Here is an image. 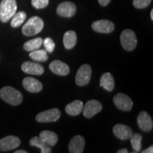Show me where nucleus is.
<instances>
[{
    "instance_id": "393cba45",
    "label": "nucleus",
    "mask_w": 153,
    "mask_h": 153,
    "mask_svg": "<svg viewBox=\"0 0 153 153\" xmlns=\"http://www.w3.org/2000/svg\"><path fill=\"white\" fill-rule=\"evenodd\" d=\"M26 19V14L24 11H19L15 14L11 18V26L13 28H17L20 26L25 22Z\"/></svg>"
},
{
    "instance_id": "9b49d317",
    "label": "nucleus",
    "mask_w": 153,
    "mask_h": 153,
    "mask_svg": "<svg viewBox=\"0 0 153 153\" xmlns=\"http://www.w3.org/2000/svg\"><path fill=\"white\" fill-rule=\"evenodd\" d=\"M76 11V7L74 3L70 1H64L58 5L57 8V14L61 16L70 17L73 16L75 14Z\"/></svg>"
},
{
    "instance_id": "6e6552de",
    "label": "nucleus",
    "mask_w": 153,
    "mask_h": 153,
    "mask_svg": "<svg viewBox=\"0 0 153 153\" xmlns=\"http://www.w3.org/2000/svg\"><path fill=\"white\" fill-rule=\"evenodd\" d=\"M21 140L18 137L9 135L0 139V151H9L14 150L20 145Z\"/></svg>"
},
{
    "instance_id": "f03ea898",
    "label": "nucleus",
    "mask_w": 153,
    "mask_h": 153,
    "mask_svg": "<svg viewBox=\"0 0 153 153\" xmlns=\"http://www.w3.org/2000/svg\"><path fill=\"white\" fill-rule=\"evenodd\" d=\"M44 27L43 19L38 16L30 18L22 28V33L26 36H35L39 33Z\"/></svg>"
},
{
    "instance_id": "473e14b6",
    "label": "nucleus",
    "mask_w": 153,
    "mask_h": 153,
    "mask_svg": "<svg viewBox=\"0 0 153 153\" xmlns=\"http://www.w3.org/2000/svg\"><path fill=\"white\" fill-rule=\"evenodd\" d=\"M15 153H27V151L24 150H20L15 151Z\"/></svg>"
},
{
    "instance_id": "39448f33",
    "label": "nucleus",
    "mask_w": 153,
    "mask_h": 153,
    "mask_svg": "<svg viewBox=\"0 0 153 153\" xmlns=\"http://www.w3.org/2000/svg\"><path fill=\"white\" fill-rule=\"evenodd\" d=\"M91 68L87 64L82 65L76 72L75 82L78 86H85L90 81Z\"/></svg>"
},
{
    "instance_id": "a211bd4d",
    "label": "nucleus",
    "mask_w": 153,
    "mask_h": 153,
    "mask_svg": "<svg viewBox=\"0 0 153 153\" xmlns=\"http://www.w3.org/2000/svg\"><path fill=\"white\" fill-rule=\"evenodd\" d=\"M84 104L82 101L76 100L65 106V111L70 116H75L80 114L83 110Z\"/></svg>"
},
{
    "instance_id": "9d476101",
    "label": "nucleus",
    "mask_w": 153,
    "mask_h": 153,
    "mask_svg": "<svg viewBox=\"0 0 153 153\" xmlns=\"http://www.w3.org/2000/svg\"><path fill=\"white\" fill-rule=\"evenodd\" d=\"M91 28L96 32L101 33H110L114 31L115 25L113 22L108 20L96 21L91 24Z\"/></svg>"
},
{
    "instance_id": "c85d7f7f",
    "label": "nucleus",
    "mask_w": 153,
    "mask_h": 153,
    "mask_svg": "<svg viewBox=\"0 0 153 153\" xmlns=\"http://www.w3.org/2000/svg\"><path fill=\"white\" fill-rule=\"evenodd\" d=\"M152 0H133V6L137 9H144L150 5Z\"/></svg>"
},
{
    "instance_id": "412c9836",
    "label": "nucleus",
    "mask_w": 153,
    "mask_h": 153,
    "mask_svg": "<svg viewBox=\"0 0 153 153\" xmlns=\"http://www.w3.org/2000/svg\"><path fill=\"white\" fill-rule=\"evenodd\" d=\"M39 137L51 147L55 146L58 140L57 134L51 131H43L41 132Z\"/></svg>"
},
{
    "instance_id": "c756f323",
    "label": "nucleus",
    "mask_w": 153,
    "mask_h": 153,
    "mask_svg": "<svg viewBox=\"0 0 153 153\" xmlns=\"http://www.w3.org/2000/svg\"><path fill=\"white\" fill-rule=\"evenodd\" d=\"M98 1L101 6H102V7H105V6L108 4V3L110 2L111 0H98Z\"/></svg>"
},
{
    "instance_id": "2f4dec72",
    "label": "nucleus",
    "mask_w": 153,
    "mask_h": 153,
    "mask_svg": "<svg viewBox=\"0 0 153 153\" xmlns=\"http://www.w3.org/2000/svg\"><path fill=\"white\" fill-rule=\"evenodd\" d=\"M118 153H128V150L126 148H123V149H120L117 152Z\"/></svg>"
},
{
    "instance_id": "cd10ccee",
    "label": "nucleus",
    "mask_w": 153,
    "mask_h": 153,
    "mask_svg": "<svg viewBox=\"0 0 153 153\" xmlns=\"http://www.w3.org/2000/svg\"><path fill=\"white\" fill-rule=\"evenodd\" d=\"M48 4L49 0H31L32 6L37 9L45 8Z\"/></svg>"
},
{
    "instance_id": "5701e85b",
    "label": "nucleus",
    "mask_w": 153,
    "mask_h": 153,
    "mask_svg": "<svg viewBox=\"0 0 153 153\" xmlns=\"http://www.w3.org/2000/svg\"><path fill=\"white\" fill-rule=\"evenodd\" d=\"M42 44H43V39L41 38H34V39L26 42L24 45V48L25 51L31 52V51L40 48Z\"/></svg>"
},
{
    "instance_id": "1a4fd4ad",
    "label": "nucleus",
    "mask_w": 153,
    "mask_h": 153,
    "mask_svg": "<svg viewBox=\"0 0 153 153\" xmlns=\"http://www.w3.org/2000/svg\"><path fill=\"white\" fill-rule=\"evenodd\" d=\"M102 110V105L99 101L92 99L87 102L85 106L83 107V114L85 117L90 118L98 114Z\"/></svg>"
},
{
    "instance_id": "6ab92c4d",
    "label": "nucleus",
    "mask_w": 153,
    "mask_h": 153,
    "mask_svg": "<svg viewBox=\"0 0 153 153\" xmlns=\"http://www.w3.org/2000/svg\"><path fill=\"white\" fill-rule=\"evenodd\" d=\"M100 86L104 87L108 91L114 90L115 87V82L114 76L109 72H106L101 75L100 78Z\"/></svg>"
},
{
    "instance_id": "2eb2a0df",
    "label": "nucleus",
    "mask_w": 153,
    "mask_h": 153,
    "mask_svg": "<svg viewBox=\"0 0 153 153\" xmlns=\"http://www.w3.org/2000/svg\"><path fill=\"white\" fill-rule=\"evenodd\" d=\"M85 140L81 135H76L72 137L69 143V152L71 153H82L85 148Z\"/></svg>"
},
{
    "instance_id": "f257e3e1",
    "label": "nucleus",
    "mask_w": 153,
    "mask_h": 153,
    "mask_svg": "<svg viewBox=\"0 0 153 153\" xmlns=\"http://www.w3.org/2000/svg\"><path fill=\"white\" fill-rule=\"evenodd\" d=\"M0 97L7 104L13 106H18L23 101L22 94L9 86L1 88L0 90Z\"/></svg>"
},
{
    "instance_id": "7ed1b4c3",
    "label": "nucleus",
    "mask_w": 153,
    "mask_h": 153,
    "mask_svg": "<svg viewBox=\"0 0 153 153\" xmlns=\"http://www.w3.org/2000/svg\"><path fill=\"white\" fill-rule=\"evenodd\" d=\"M17 4L16 0H2L0 4V21L8 22L16 14Z\"/></svg>"
},
{
    "instance_id": "4be33fe9",
    "label": "nucleus",
    "mask_w": 153,
    "mask_h": 153,
    "mask_svg": "<svg viewBox=\"0 0 153 153\" xmlns=\"http://www.w3.org/2000/svg\"><path fill=\"white\" fill-rule=\"evenodd\" d=\"M30 145L31 146L37 147L41 150V153H51L52 152L51 146L48 145L46 143L44 142L40 137H33L30 140Z\"/></svg>"
},
{
    "instance_id": "a878e982",
    "label": "nucleus",
    "mask_w": 153,
    "mask_h": 153,
    "mask_svg": "<svg viewBox=\"0 0 153 153\" xmlns=\"http://www.w3.org/2000/svg\"><path fill=\"white\" fill-rule=\"evenodd\" d=\"M130 139H131L132 148L135 152H138L141 150V147H142V145H141V141L143 139L142 135L139 133H133Z\"/></svg>"
},
{
    "instance_id": "f8f14e48",
    "label": "nucleus",
    "mask_w": 153,
    "mask_h": 153,
    "mask_svg": "<svg viewBox=\"0 0 153 153\" xmlns=\"http://www.w3.org/2000/svg\"><path fill=\"white\" fill-rule=\"evenodd\" d=\"M137 125L142 131H150L153 128V122L151 116L146 111H141L137 118Z\"/></svg>"
},
{
    "instance_id": "b1692460",
    "label": "nucleus",
    "mask_w": 153,
    "mask_h": 153,
    "mask_svg": "<svg viewBox=\"0 0 153 153\" xmlns=\"http://www.w3.org/2000/svg\"><path fill=\"white\" fill-rule=\"evenodd\" d=\"M29 56L32 60L37 61V62H45L48 60L47 51L45 50H36L31 51L29 54Z\"/></svg>"
},
{
    "instance_id": "aec40b11",
    "label": "nucleus",
    "mask_w": 153,
    "mask_h": 153,
    "mask_svg": "<svg viewBox=\"0 0 153 153\" xmlns=\"http://www.w3.org/2000/svg\"><path fill=\"white\" fill-rule=\"evenodd\" d=\"M76 34L74 30H68L63 36V44L66 49L70 50L75 46L76 43Z\"/></svg>"
},
{
    "instance_id": "423d86ee",
    "label": "nucleus",
    "mask_w": 153,
    "mask_h": 153,
    "mask_svg": "<svg viewBox=\"0 0 153 153\" xmlns=\"http://www.w3.org/2000/svg\"><path fill=\"white\" fill-rule=\"evenodd\" d=\"M114 103L118 109L123 111H129L133 108V101L125 94L118 93L114 97Z\"/></svg>"
},
{
    "instance_id": "f3484780",
    "label": "nucleus",
    "mask_w": 153,
    "mask_h": 153,
    "mask_svg": "<svg viewBox=\"0 0 153 153\" xmlns=\"http://www.w3.org/2000/svg\"><path fill=\"white\" fill-rule=\"evenodd\" d=\"M23 86L28 91L31 93L40 92L43 89V84L33 77H26L23 80Z\"/></svg>"
},
{
    "instance_id": "dca6fc26",
    "label": "nucleus",
    "mask_w": 153,
    "mask_h": 153,
    "mask_svg": "<svg viewBox=\"0 0 153 153\" xmlns=\"http://www.w3.org/2000/svg\"><path fill=\"white\" fill-rule=\"evenodd\" d=\"M113 132L115 136L123 140L130 139L133 134V131L131 128L123 124H117L114 126L113 128Z\"/></svg>"
},
{
    "instance_id": "ddd939ff",
    "label": "nucleus",
    "mask_w": 153,
    "mask_h": 153,
    "mask_svg": "<svg viewBox=\"0 0 153 153\" xmlns=\"http://www.w3.org/2000/svg\"><path fill=\"white\" fill-rule=\"evenodd\" d=\"M22 70L25 73L33 75H41L44 73L43 65L39 63L26 61L22 65Z\"/></svg>"
},
{
    "instance_id": "7c9ffc66",
    "label": "nucleus",
    "mask_w": 153,
    "mask_h": 153,
    "mask_svg": "<svg viewBox=\"0 0 153 153\" xmlns=\"http://www.w3.org/2000/svg\"><path fill=\"white\" fill-rule=\"evenodd\" d=\"M153 152V146H150L149 148L145 149V150L142 151V153H152Z\"/></svg>"
},
{
    "instance_id": "bb28decb",
    "label": "nucleus",
    "mask_w": 153,
    "mask_h": 153,
    "mask_svg": "<svg viewBox=\"0 0 153 153\" xmlns=\"http://www.w3.org/2000/svg\"><path fill=\"white\" fill-rule=\"evenodd\" d=\"M43 45L45 47V51L48 53H53V51L55 49V43L53 41V40L51 38H46L43 40Z\"/></svg>"
},
{
    "instance_id": "72a5a7b5",
    "label": "nucleus",
    "mask_w": 153,
    "mask_h": 153,
    "mask_svg": "<svg viewBox=\"0 0 153 153\" xmlns=\"http://www.w3.org/2000/svg\"><path fill=\"white\" fill-rule=\"evenodd\" d=\"M150 17H151V19H152V21H153V9H152V10H151Z\"/></svg>"
},
{
    "instance_id": "4468645a",
    "label": "nucleus",
    "mask_w": 153,
    "mask_h": 153,
    "mask_svg": "<svg viewBox=\"0 0 153 153\" xmlns=\"http://www.w3.org/2000/svg\"><path fill=\"white\" fill-rule=\"evenodd\" d=\"M49 69L51 72L57 75L66 76L70 73V68L68 65L58 60L53 61L50 64Z\"/></svg>"
},
{
    "instance_id": "20e7f679",
    "label": "nucleus",
    "mask_w": 153,
    "mask_h": 153,
    "mask_svg": "<svg viewBox=\"0 0 153 153\" xmlns=\"http://www.w3.org/2000/svg\"><path fill=\"white\" fill-rule=\"evenodd\" d=\"M120 43L126 51H132L136 48L137 38L135 32L131 29H126L120 34Z\"/></svg>"
},
{
    "instance_id": "0eeeda50",
    "label": "nucleus",
    "mask_w": 153,
    "mask_h": 153,
    "mask_svg": "<svg viewBox=\"0 0 153 153\" xmlns=\"http://www.w3.org/2000/svg\"><path fill=\"white\" fill-rule=\"evenodd\" d=\"M61 113L57 108L45 111L38 114L36 117V120L39 123H49V122L57 121L60 117Z\"/></svg>"
}]
</instances>
